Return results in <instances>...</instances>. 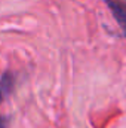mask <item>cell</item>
Listing matches in <instances>:
<instances>
[{"label": "cell", "mask_w": 126, "mask_h": 128, "mask_svg": "<svg viewBox=\"0 0 126 128\" xmlns=\"http://www.w3.org/2000/svg\"><path fill=\"white\" fill-rule=\"evenodd\" d=\"M105 3L126 37V0H105Z\"/></svg>", "instance_id": "cell-1"}, {"label": "cell", "mask_w": 126, "mask_h": 128, "mask_svg": "<svg viewBox=\"0 0 126 128\" xmlns=\"http://www.w3.org/2000/svg\"><path fill=\"white\" fill-rule=\"evenodd\" d=\"M15 85V78L12 73H4L1 78H0V100L7 97L12 92V88Z\"/></svg>", "instance_id": "cell-2"}]
</instances>
